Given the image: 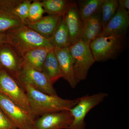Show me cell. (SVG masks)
<instances>
[{"instance_id":"obj_7","label":"cell","mask_w":129,"mask_h":129,"mask_svg":"<svg viewBox=\"0 0 129 129\" xmlns=\"http://www.w3.org/2000/svg\"><path fill=\"white\" fill-rule=\"evenodd\" d=\"M0 109L18 129H34L36 118L1 93Z\"/></svg>"},{"instance_id":"obj_23","label":"cell","mask_w":129,"mask_h":129,"mask_svg":"<svg viewBox=\"0 0 129 129\" xmlns=\"http://www.w3.org/2000/svg\"><path fill=\"white\" fill-rule=\"evenodd\" d=\"M46 13L41 1H34L30 5L28 15L25 24L28 23H34L39 21L43 17Z\"/></svg>"},{"instance_id":"obj_24","label":"cell","mask_w":129,"mask_h":129,"mask_svg":"<svg viewBox=\"0 0 129 129\" xmlns=\"http://www.w3.org/2000/svg\"><path fill=\"white\" fill-rule=\"evenodd\" d=\"M32 1L30 0H18L13 8V13L22 20L24 24L27 19Z\"/></svg>"},{"instance_id":"obj_9","label":"cell","mask_w":129,"mask_h":129,"mask_svg":"<svg viewBox=\"0 0 129 129\" xmlns=\"http://www.w3.org/2000/svg\"><path fill=\"white\" fill-rule=\"evenodd\" d=\"M73 120L69 110L49 113L36 120L34 129H69Z\"/></svg>"},{"instance_id":"obj_21","label":"cell","mask_w":129,"mask_h":129,"mask_svg":"<svg viewBox=\"0 0 129 129\" xmlns=\"http://www.w3.org/2000/svg\"><path fill=\"white\" fill-rule=\"evenodd\" d=\"M104 0H86L79 1L78 6L80 16L82 21L91 17L100 9Z\"/></svg>"},{"instance_id":"obj_17","label":"cell","mask_w":129,"mask_h":129,"mask_svg":"<svg viewBox=\"0 0 129 129\" xmlns=\"http://www.w3.org/2000/svg\"><path fill=\"white\" fill-rule=\"evenodd\" d=\"M53 49L42 47L35 48L25 52L22 54V56L30 66L38 71L42 72L47 56Z\"/></svg>"},{"instance_id":"obj_19","label":"cell","mask_w":129,"mask_h":129,"mask_svg":"<svg viewBox=\"0 0 129 129\" xmlns=\"http://www.w3.org/2000/svg\"><path fill=\"white\" fill-rule=\"evenodd\" d=\"M50 40L54 48H69L72 45L69 32L63 17Z\"/></svg>"},{"instance_id":"obj_26","label":"cell","mask_w":129,"mask_h":129,"mask_svg":"<svg viewBox=\"0 0 129 129\" xmlns=\"http://www.w3.org/2000/svg\"><path fill=\"white\" fill-rule=\"evenodd\" d=\"M117 2L119 6L123 8L127 9L128 11H129V0H118L117 1Z\"/></svg>"},{"instance_id":"obj_2","label":"cell","mask_w":129,"mask_h":129,"mask_svg":"<svg viewBox=\"0 0 129 129\" xmlns=\"http://www.w3.org/2000/svg\"><path fill=\"white\" fill-rule=\"evenodd\" d=\"M6 34L8 44L21 56L25 52L35 48H54L50 39L43 37L25 24Z\"/></svg>"},{"instance_id":"obj_15","label":"cell","mask_w":129,"mask_h":129,"mask_svg":"<svg viewBox=\"0 0 129 129\" xmlns=\"http://www.w3.org/2000/svg\"><path fill=\"white\" fill-rule=\"evenodd\" d=\"M63 16L48 15L39 21L25 24L43 37L51 39L62 18Z\"/></svg>"},{"instance_id":"obj_11","label":"cell","mask_w":129,"mask_h":129,"mask_svg":"<svg viewBox=\"0 0 129 129\" xmlns=\"http://www.w3.org/2000/svg\"><path fill=\"white\" fill-rule=\"evenodd\" d=\"M24 60L9 44L0 46V67L14 78L21 69Z\"/></svg>"},{"instance_id":"obj_18","label":"cell","mask_w":129,"mask_h":129,"mask_svg":"<svg viewBox=\"0 0 129 129\" xmlns=\"http://www.w3.org/2000/svg\"><path fill=\"white\" fill-rule=\"evenodd\" d=\"M42 72L48 77L53 84L60 78H62L60 65L53 50L51 51L47 56Z\"/></svg>"},{"instance_id":"obj_6","label":"cell","mask_w":129,"mask_h":129,"mask_svg":"<svg viewBox=\"0 0 129 129\" xmlns=\"http://www.w3.org/2000/svg\"><path fill=\"white\" fill-rule=\"evenodd\" d=\"M108 96L107 93L101 92L78 98V102L69 110L73 120L69 129H85V119L86 115Z\"/></svg>"},{"instance_id":"obj_3","label":"cell","mask_w":129,"mask_h":129,"mask_svg":"<svg viewBox=\"0 0 129 129\" xmlns=\"http://www.w3.org/2000/svg\"><path fill=\"white\" fill-rule=\"evenodd\" d=\"M73 60L74 75L76 84L86 78L90 68L95 60L89 45L80 40L69 47Z\"/></svg>"},{"instance_id":"obj_5","label":"cell","mask_w":129,"mask_h":129,"mask_svg":"<svg viewBox=\"0 0 129 129\" xmlns=\"http://www.w3.org/2000/svg\"><path fill=\"white\" fill-rule=\"evenodd\" d=\"M21 86L28 85L47 94L56 95L53 83L42 72L38 71L24 61L15 78Z\"/></svg>"},{"instance_id":"obj_20","label":"cell","mask_w":129,"mask_h":129,"mask_svg":"<svg viewBox=\"0 0 129 129\" xmlns=\"http://www.w3.org/2000/svg\"><path fill=\"white\" fill-rule=\"evenodd\" d=\"M41 2L48 15L63 16L73 2L67 0H43Z\"/></svg>"},{"instance_id":"obj_4","label":"cell","mask_w":129,"mask_h":129,"mask_svg":"<svg viewBox=\"0 0 129 129\" xmlns=\"http://www.w3.org/2000/svg\"><path fill=\"white\" fill-rule=\"evenodd\" d=\"M124 35L99 36L90 42V49L95 62L112 59L121 50Z\"/></svg>"},{"instance_id":"obj_13","label":"cell","mask_w":129,"mask_h":129,"mask_svg":"<svg viewBox=\"0 0 129 129\" xmlns=\"http://www.w3.org/2000/svg\"><path fill=\"white\" fill-rule=\"evenodd\" d=\"M63 18L69 32L72 45L80 40L83 25V21L75 3H72L63 16Z\"/></svg>"},{"instance_id":"obj_12","label":"cell","mask_w":129,"mask_h":129,"mask_svg":"<svg viewBox=\"0 0 129 129\" xmlns=\"http://www.w3.org/2000/svg\"><path fill=\"white\" fill-rule=\"evenodd\" d=\"M129 25V11L118 6L115 15L103 28L99 36L124 35Z\"/></svg>"},{"instance_id":"obj_25","label":"cell","mask_w":129,"mask_h":129,"mask_svg":"<svg viewBox=\"0 0 129 129\" xmlns=\"http://www.w3.org/2000/svg\"><path fill=\"white\" fill-rule=\"evenodd\" d=\"M0 129H18L0 109Z\"/></svg>"},{"instance_id":"obj_22","label":"cell","mask_w":129,"mask_h":129,"mask_svg":"<svg viewBox=\"0 0 129 129\" xmlns=\"http://www.w3.org/2000/svg\"><path fill=\"white\" fill-rule=\"evenodd\" d=\"M118 7L117 0H104L99 9L102 28L115 15Z\"/></svg>"},{"instance_id":"obj_10","label":"cell","mask_w":129,"mask_h":129,"mask_svg":"<svg viewBox=\"0 0 129 129\" xmlns=\"http://www.w3.org/2000/svg\"><path fill=\"white\" fill-rule=\"evenodd\" d=\"M18 1L0 0V34H6L25 24L13 12V8Z\"/></svg>"},{"instance_id":"obj_16","label":"cell","mask_w":129,"mask_h":129,"mask_svg":"<svg viewBox=\"0 0 129 129\" xmlns=\"http://www.w3.org/2000/svg\"><path fill=\"white\" fill-rule=\"evenodd\" d=\"M102 29V25L99 9L91 17L83 21L80 40L89 45L91 41L99 36Z\"/></svg>"},{"instance_id":"obj_28","label":"cell","mask_w":129,"mask_h":129,"mask_svg":"<svg viewBox=\"0 0 129 129\" xmlns=\"http://www.w3.org/2000/svg\"><path fill=\"white\" fill-rule=\"evenodd\" d=\"M1 67H0V70H1Z\"/></svg>"},{"instance_id":"obj_27","label":"cell","mask_w":129,"mask_h":129,"mask_svg":"<svg viewBox=\"0 0 129 129\" xmlns=\"http://www.w3.org/2000/svg\"><path fill=\"white\" fill-rule=\"evenodd\" d=\"M8 44L7 36L6 34H0V46Z\"/></svg>"},{"instance_id":"obj_8","label":"cell","mask_w":129,"mask_h":129,"mask_svg":"<svg viewBox=\"0 0 129 129\" xmlns=\"http://www.w3.org/2000/svg\"><path fill=\"white\" fill-rule=\"evenodd\" d=\"M0 93L30 113L28 100L25 91L14 77L2 69L0 70Z\"/></svg>"},{"instance_id":"obj_1","label":"cell","mask_w":129,"mask_h":129,"mask_svg":"<svg viewBox=\"0 0 129 129\" xmlns=\"http://www.w3.org/2000/svg\"><path fill=\"white\" fill-rule=\"evenodd\" d=\"M22 86L27 96L30 113L35 118L49 113L69 110L78 102V98L74 100L63 99L57 95L44 93L29 85Z\"/></svg>"},{"instance_id":"obj_14","label":"cell","mask_w":129,"mask_h":129,"mask_svg":"<svg viewBox=\"0 0 129 129\" xmlns=\"http://www.w3.org/2000/svg\"><path fill=\"white\" fill-rule=\"evenodd\" d=\"M53 51L60 65L62 78L68 81L72 88H75L77 84L75 79L73 60L69 48H54Z\"/></svg>"}]
</instances>
